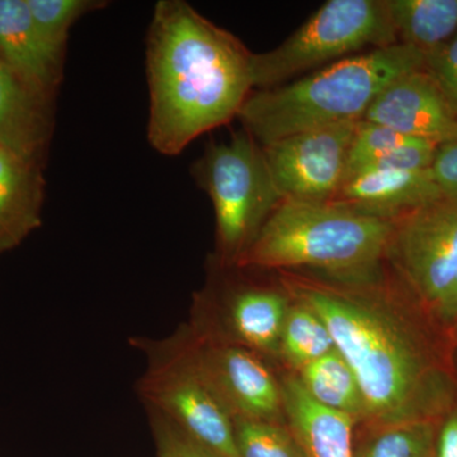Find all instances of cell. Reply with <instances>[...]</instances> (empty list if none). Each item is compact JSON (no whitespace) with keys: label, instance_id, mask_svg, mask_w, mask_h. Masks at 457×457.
Instances as JSON below:
<instances>
[{"label":"cell","instance_id":"obj_1","mask_svg":"<svg viewBox=\"0 0 457 457\" xmlns=\"http://www.w3.org/2000/svg\"><path fill=\"white\" fill-rule=\"evenodd\" d=\"M253 55L185 0L156 3L146 41L150 145L179 155L237 119L254 90Z\"/></svg>","mask_w":457,"mask_h":457},{"label":"cell","instance_id":"obj_2","mask_svg":"<svg viewBox=\"0 0 457 457\" xmlns=\"http://www.w3.org/2000/svg\"><path fill=\"white\" fill-rule=\"evenodd\" d=\"M324 276L327 279L286 273L284 279L299 303L326 323L337 351L359 381L366 418L378 427L427 422L440 404V378L407 326L365 294L363 285L371 276Z\"/></svg>","mask_w":457,"mask_h":457},{"label":"cell","instance_id":"obj_3","mask_svg":"<svg viewBox=\"0 0 457 457\" xmlns=\"http://www.w3.org/2000/svg\"><path fill=\"white\" fill-rule=\"evenodd\" d=\"M425 69V54L404 44L352 55L293 82L254 89L237 114L261 146L312 129L360 121L389 84Z\"/></svg>","mask_w":457,"mask_h":457},{"label":"cell","instance_id":"obj_4","mask_svg":"<svg viewBox=\"0 0 457 457\" xmlns=\"http://www.w3.org/2000/svg\"><path fill=\"white\" fill-rule=\"evenodd\" d=\"M394 225L395 220L361 215L329 201L285 198L236 266L366 278L380 270Z\"/></svg>","mask_w":457,"mask_h":457},{"label":"cell","instance_id":"obj_5","mask_svg":"<svg viewBox=\"0 0 457 457\" xmlns=\"http://www.w3.org/2000/svg\"><path fill=\"white\" fill-rule=\"evenodd\" d=\"M194 176L212 198L222 261L236 266L284 198L262 146L245 130L212 144L195 164Z\"/></svg>","mask_w":457,"mask_h":457},{"label":"cell","instance_id":"obj_6","mask_svg":"<svg viewBox=\"0 0 457 457\" xmlns=\"http://www.w3.org/2000/svg\"><path fill=\"white\" fill-rule=\"evenodd\" d=\"M399 44L385 0H329L276 49L253 55L254 89L282 86L297 75L352 54Z\"/></svg>","mask_w":457,"mask_h":457},{"label":"cell","instance_id":"obj_7","mask_svg":"<svg viewBox=\"0 0 457 457\" xmlns=\"http://www.w3.org/2000/svg\"><path fill=\"white\" fill-rule=\"evenodd\" d=\"M385 260L435 309L457 278V196L444 195L395 220Z\"/></svg>","mask_w":457,"mask_h":457},{"label":"cell","instance_id":"obj_8","mask_svg":"<svg viewBox=\"0 0 457 457\" xmlns=\"http://www.w3.org/2000/svg\"><path fill=\"white\" fill-rule=\"evenodd\" d=\"M141 393L198 444L222 457H239L233 417L180 348H168L153 363Z\"/></svg>","mask_w":457,"mask_h":457},{"label":"cell","instance_id":"obj_9","mask_svg":"<svg viewBox=\"0 0 457 457\" xmlns=\"http://www.w3.org/2000/svg\"><path fill=\"white\" fill-rule=\"evenodd\" d=\"M359 121L297 132L262 146L282 198L327 203L345 179Z\"/></svg>","mask_w":457,"mask_h":457},{"label":"cell","instance_id":"obj_10","mask_svg":"<svg viewBox=\"0 0 457 457\" xmlns=\"http://www.w3.org/2000/svg\"><path fill=\"white\" fill-rule=\"evenodd\" d=\"M362 120L438 146L457 140V113L425 69L389 84Z\"/></svg>","mask_w":457,"mask_h":457},{"label":"cell","instance_id":"obj_11","mask_svg":"<svg viewBox=\"0 0 457 457\" xmlns=\"http://www.w3.org/2000/svg\"><path fill=\"white\" fill-rule=\"evenodd\" d=\"M182 350V347H179ZM233 418L273 422L282 408L281 386L257 357L242 347H224L206 357L182 350Z\"/></svg>","mask_w":457,"mask_h":457},{"label":"cell","instance_id":"obj_12","mask_svg":"<svg viewBox=\"0 0 457 457\" xmlns=\"http://www.w3.org/2000/svg\"><path fill=\"white\" fill-rule=\"evenodd\" d=\"M444 196L431 168L425 170H371L343 182L329 203L384 220H398Z\"/></svg>","mask_w":457,"mask_h":457},{"label":"cell","instance_id":"obj_13","mask_svg":"<svg viewBox=\"0 0 457 457\" xmlns=\"http://www.w3.org/2000/svg\"><path fill=\"white\" fill-rule=\"evenodd\" d=\"M55 101L23 82L0 56V145L45 165L54 125Z\"/></svg>","mask_w":457,"mask_h":457},{"label":"cell","instance_id":"obj_14","mask_svg":"<svg viewBox=\"0 0 457 457\" xmlns=\"http://www.w3.org/2000/svg\"><path fill=\"white\" fill-rule=\"evenodd\" d=\"M0 56L23 82L55 101L64 75L65 56L42 38L26 0H0Z\"/></svg>","mask_w":457,"mask_h":457},{"label":"cell","instance_id":"obj_15","mask_svg":"<svg viewBox=\"0 0 457 457\" xmlns=\"http://www.w3.org/2000/svg\"><path fill=\"white\" fill-rule=\"evenodd\" d=\"M281 395L291 435L303 457H356V418L319 404L299 378H286Z\"/></svg>","mask_w":457,"mask_h":457},{"label":"cell","instance_id":"obj_16","mask_svg":"<svg viewBox=\"0 0 457 457\" xmlns=\"http://www.w3.org/2000/svg\"><path fill=\"white\" fill-rule=\"evenodd\" d=\"M44 168L0 145V254L41 227Z\"/></svg>","mask_w":457,"mask_h":457},{"label":"cell","instance_id":"obj_17","mask_svg":"<svg viewBox=\"0 0 457 457\" xmlns=\"http://www.w3.org/2000/svg\"><path fill=\"white\" fill-rule=\"evenodd\" d=\"M399 44L431 53L457 35V0H385Z\"/></svg>","mask_w":457,"mask_h":457},{"label":"cell","instance_id":"obj_18","mask_svg":"<svg viewBox=\"0 0 457 457\" xmlns=\"http://www.w3.org/2000/svg\"><path fill=\"white\" fill-rule=\"evenodd\" d=\"M287 302L281 294L266 288H245L231 300L234 332L254 350H279Z\"/></svg>","mask_w":457,"mask_h":457},{"label":"cell","instance_id":"obj_19","mask_svg":"<svg viewBox=\"0 0 457 457\" xmlns=\"http://www.w3.org/2000/svg\"><path fill=\"white\" fill-rule=\"evenodd\" d=\"M299 380L319 404L350 414L356 420L366 417L359 381L338 351L303 366L300 369Z\"/></svg>","mask_w":457,"mask_h":457},{"label":"cell","instance_id":"obj_20","mask_svg":"<svg viewBox=\"0 0 457 457\" xmlns=\"http://www.w3.org/2000/svg\"><path fill=\"white\" fill-rule=\"evenodd\" d=\"M279 348L286 359L299 370L337 351L323 319L303 303L288 306Z\"/></svg>","mask_w":457,"mask_h":457},{"label":"cell","instance_id":"obj_21","mask_svg":"<svg viewBox=\"0 0 457 457\" xmlns=\"http://www.w3.org/2000/svg\"><path fill=\"white\" fill-rule=\"evenodd\" d=\"M35 26L51 49L65 56L69 32L89 12L106 7L102 0H26Z\"/></svg>","mask_w":457,"mask_h":457},{"label":"cell","instance_id":"obj_22","mask_svg":"<svg viewBox=\"0 0 457 457\" xmlns=\"http://www.w3.org/2000/svg\"><path fill=\"white\" fill-rule=\"evenodd\" d=\"M433 429L428 422L381 427L356 457H432Z\"/></svg>","mask_w":457,"mask_h":457},{"label":"cell","instance_id":"obj_23","mask_svg":"<svg viewBox=\"0 0 457 457\" xmlns=\"http://www.w3.org/2000/svg\"><path fill=\"white\" fill-rule=\"evenodd\" d=\"M239 457H303L291 432L269 420L233 418Z\"/></svg>","mask_w":457,"mask_h":457},{"label":"cell","instance_id":"obj_24","mask_svg":"<svg viewBox=\"0 0 457 457\" xmlns=\"http://www.w3.org/2000/svg\"><path fill=\"white\" fill-rule=\"evenodd\" d=\"M411 140L414 139L404 137L386 126L360 120L352 140L345 180L356 176L366 165L386 154L394 147L403 145Z\"/></svg>","mask_w":457,"mask_h":457},{"label":"cell","instance_id":"obj_25","mask_svg":"<svg viewBox=\"0 0 457 457\" xmlns=\"http://www.w3.org/2000/svg\"><path fill=\"white\" fill-rule=\"evenodd\" d=\"M158 457H222L198 444L164 414L152 409Z\"/></svg>","mask_w":457,"mask_h":457},{"label":"cell","instance_id":"obj_26","mask_svg":"<svg viewBox=\"0 0 457 457\" xmlns=\"http://www.w3.org/2000/svg\"><path fill=\"white\" fill-rule=\"evenodd\" d=\"M438 145L425 140H411L394 147L386 154L366 165L363 171L371 170H425L432 167Z\"/></svg>","mask_w":457,"mask_h":457},{"label":"cell","instance_id":"obj_27","mask_svg":"<svg viewBox=\"0 0 457 457\" xmlns=\"http://www.w3.org/2000/svg\"><path fill=\"white\" fill-rule=\"evenodd\" d=\"M425 71L457 113V35L425 55Z\"/></svg>","mask_w":457,"mask_h":457},{"label":"cell","instance_id":"obj_28","mask_svg":"<svg viewBox=\"0 0 457 457\" xmlns=\"http://www.w3.org/2000/svg\"><path fill=\"white\" fill-rule=\"evenodd\" d=\"M431 170L442 194L457 196V140L438 146Z\"/></svg>","mask_w":457,"mask_h":457},{"label":"cell","instance_id":"obj_29","mask_svg":"<svg viewBox=\"0 0 457 457\" xmlns=\"http://www.w3.org/2000/svg\"><path fill=\"white\" fill-rule=\"evenodd\" d=\"M436 457H457V416L442 427Z\"/></svg>","mask_w":457,"mask_h":457},{"label":"cell","instance_id":"obj_30","mask_svg":"<svg viewBox=\"0 0 457 457\" xmlns=\"http://www.w3.org/2000/svg\"><path fill=\"white\" fill-rule=\"evenodd\" d=\"M437 312L442 321L446 323H456L457 321V278L450 290L445 295L440 303L433 309Z\"/></svg>","mask_w":457,"mask_h":457},{"label":"cell","instance_id":"obj_31","mask_svg":"<svg viewBox=\"0 0 457 457\" xmlns=\"http://www.w3.org/2000/svg\"><path fill=\"white\" fill-rule=\"evenodd\" d=\"M456 336H457V326H456Z\"/></svg>","mask_w":457,"mask_h":457}]
</instances>
